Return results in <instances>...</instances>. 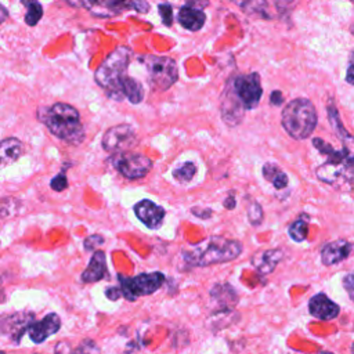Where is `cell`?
I'll list each match as a JSON object with an SVG mask.
<instances>
[{
    "label": "cell",
    "mask_w": 354,
    "mask_h": 354,
    "mask_svg": "<svg viewBox=\"0 0 354 354\" xmlns=\"http://www.w3.org/2000/svg\"><path fill=\"white\" fill-rule=\"evenodd\" d=\"M343 140V147L340 149L332 148L321 138L314 140V145L328 155L326 162L315 170V174L319 180L328 184L339 185L354 180V138L347 134Z\"/></svg>",
    "instance_id": "cell-1"
},
{
    "label": "cell",
    "mask_w": 354,
    "mask_h": 354,
    "mask_svg": "<svg viewBox=\"0 0 354 354\" xmlns=\"http://www.w3.org/2000/svg\"><path fill=\"white\" fill-rule=\"evenodd\" d=\"M242 252V243L224 236H209L199 243L183 250V259L194 267L227 263L236 259Z\"/></svg>",
    "instance_id": "cell-2"
},
{
    "label": "cell",
    "mask_w": 354,
    "mask_h": 354,
    "mask_svg": "<svg viewBox=\"0 0 354 354\" xmlns=\"http://www.w3.org/2000/svg\"><path fill=\"white\" fill-rule=\"evenodd\" d=\"M37 116L58 138L71 144H80L83 141L84 130L80 123V113L75 106L55 102L48 108H40Z\"/></svg>",
    "instance_id": "cell-3"
},
{
    "label": "cell",
    "mask_w": 354,
    "mask_h": 354,
    "mask_svg": "<svg viewBox=\"0 0 354 354\" xmlns=\"http://www.w3.org/2000/svg\"><path fill=\"white\" fill-rule=\"evenodd\" d=\"M130 58L131 50L126 46H120L113 50L95 71V82L112 98H123L120 91V82L126 75Z\"/></svg>",
    "instance_id": "cell-4"
},
{
    "label": "cell",
    "mask_w": 354,
    "mask_h": 354,
    "mask_svg": "<svg viewBox=\"0 0 354 354\" xmlns=\"http://www.w3.org/2000/svg\"><path fill=\"white\" fill-rule=\"evenodd\" d=\"M317 111L307 98L290 101L282 111L281 122L286 133L296 140L307 138L317 126Z\"/></svg>",
    "instance_id": "cell-5"
},
{
    "label": "cell",
    "mask_w": 354,
    "mask_h": 354,
    "mask_svg": "<svg viewBox=\"0 0 354 354\" xmlns=\"http://www.w3.org/2000/svg\"><path fill=\"white\" fill-rule=\"evenodd\" d=\"M148 71V82L152 88L165 91L178 79V68L174 59L159 55H145L142 58Z\"/></svg>",
    "instance_id": "cell-6"
},
{
    "label": "cell",
    "mask_w": 354,
    "mask_h": 354,
    "mask_svg": "<svg viewBox=\"0 0 354 354\" xmlns=\"http://www.w3.org/2000/svg\"><path fill=\"white\" fill-rule=\"evenodd\" d=\"M165 281L162 272H145L133 278L119 277L120 292L127 300H136L140 296L152 295L156 292Z\"/></svg>",
    "instance_id": "cell-7"
},
{
    "label": "cell",
    "mask_w": 354,
    "mask_h": 354,
    "mask_svg": "<svg viewBox=\"0 0 354 354\" xmlns=\"http://www.w3.org/2000/svg\"><path fill=\"white\" fill-rule=\"evenodd\" d=\"M228 84L231 86L236 98L241 101L246 111L253 109L259 105L263 88L260 83V76L256 72H252L249 75H238L232 77Z\"/></svg>",
    "instance_id": "cell-8"
},
{
    "label": "cell",
    "mask_w": 354,
    "mask_h": 354,
    "mask_svg": "<svg viewBox=\"0 0 354 354\" xmlns=\"http://www.w3.org/2000/svg\"><path fill=\"white\" fill-rule=\"evenodd\" d=\"M112 163L115 169L126 178L136 180L144 177L152 167V160L142 153L133 152H118Z\"/></svg>",
    "instance_id": "cell-9"
},
{
    "label": "cell",
    "mask_w": 354,
    "mask_h": 354,
    "mask_svg": "<svg viewBox=\"0 0 354 354\" xmlns=\"http://www.w3.org/2000/svg\"><path fill=\"white\" fill-rule=\"evenodd\" d=\"M137 142L134 129L130 124H116L106 130L102 137V148L106 152L118 153L133 148Z\"/></svg>",
    "instance_id": "cell-10"
},
{
    "label": "cell",
    "mask_w": 354,
    "mask_h": 354,
    "mask_svg": "<svg viewBox=\"0 0 354 354\" xmlns=\"http://www.w3.org/2000/svg\"><path fill=\"white\" fill-rule=\"evenodd\" d=\"M124 10H134L138 12H147L149 4L145 0H97L90 11L101 18L113 17Z\"/></svg>",
    "instance_id": "cell-11"
},
{
    "label": "cell",
    "mask_w": 354,
    "mask_h": 354,
    "mask_svg": "<svg viewBox=\"0 0 354 354\" xmlns=\"http://www.w3.org/2000/svg\"><path fill=\"white\" fill-rule=\"evenodd\" d=\"M33 318L35 314L32 313H15L0 318V326L1 330L14 340V343H18L21 336L29 329Z\"/></svg>",
    "instance_id": "cell-12"
},
{
    "label": "cell",
    "mask_w": 354,
    "mask_h": 354,
    "mask_svg": "<svg viewBox=\"0 0 354 354\" xmlns=\"http://www.w3.org/2000/svg\"><path fill=\"white\" fill-rule=\"evenodd\" d=\"M245 111L246 109L243 108L241 101L236 98L231 86L227 84L221 97V116L224 122L230 126H235L241 123Z\"/></svg>",
    "instance_id": "cell-13"
},
{
    "label": "cell",
    "mask_w": 354,
    "mask_h": 354,
    "mask_svg": "<svg viewBox=\"0 0 354 354\" xmlns=\"http://www.w3.org/2000/svg\"><path fill=\"white\" fill-rule=\"evenodd\" d=\"M134 213L142 224H145L148 228H152V230L160 227L165 218V210L149 199L140 201L134 206Z\"/></svg>",
    "instance_id": "cell-14"
},
{
    "label": "cell",
    "mask_w": 354,
    "mask_h": 354,
    "mask_svg": "<svg viewBox=\"0 0 354 354\" xmlns=\"http://www.w3.org/2000/svg\"><path fill=\"white\" fill-rule=\"evenodd\" d=\"M61 328V319L57 314L51 313L46 315L43 319L37 322H32L28 332L29 337L33 343H41L55 332H58Z\"/></svg>",
    "instance_id": "cell-15"
},
{
    "label": "cell",
    "mask_w": 354,
    "mask_h": 354,
    "mask_svg": "<svg viewBox=\"0 0 354 354\" xmlns=\"http://www.w3.org/2000/svg\"><path fill=\"white\" fill-rule=\"evenodd\" d=\"M308 310L313 317L322 319V321H329V319H333L335 317H337L340 308L326 295L318 293L310 299Z\"/></svg>",
    "instance_id": "cell-16"
},
{
    "label": "cell",
    "mask_w": 354,
    "mask_h": 354,
    "mask_svg": "<svg viewBox=\"0 0 354 354\" xmlns=\"http://www.w3.org/2000/svg\"><path fill=\"white\" fill-rule=\"evenodd\" d=\"M353 252V243L348 241H333L325 243L321 250V260L325 266H333L343 261Z\"/></svg>",
    "instance_id": "cell-17"
},
{
    "label": "cell",
    "mask_w": 354,
    "mask_h": 354,
    "mask_svg": "<svg viewBox=\"0 0 354 354\" xmlns=\"http://www.w3.org/2000/svg\"><path fill=\"white\" fill-rule=\"evenodd\" d=\"M282 257H283V252L281 249H267V250L256 252L252 256L250 261L259 274L267 275L275 270L277 264L282 260Z\"/></svg>",
    "instance_id": "cell-18"
},
{
    "label": "cell",
    "mask_w": 354,
    "mask_h": 354,
    "mask_svg": "<svg viewBox=\"0 0 354 354\" xmlns=\"http://www.w3.org/2000/svg\"><path fill=\"white\" fill-rule=\"evenodd\" d=\"M106 274V259H105V253L101 250H97L90 261L87 268L83 271L82 274V281L83 282H97L100 279H102Z\"/></svg>",
    "instance_id": "cell-19"
},
{
    "label": "cell",
    "mask_w": 354,
    "mask_h": 354,
    "mask_svg": "<svg viewBox=\"0 0 354 354\" xmlns=\"http://www.w3.org/2000/svg\"><path fill=\"white\" fill-rule=\"evenodd\" d=\"M205 12L194 6H184L178 11V22L188 30H199L205 24Z\"/></svg>",
    "instance_id": "cell-20"
},
{
    "label": "cell",
    "mask_w": 354,
    "mask_h": 354,
    "mask_svg": "<svg viewBox=\"0 0 354 354\" xmlns=\"http://www.w3.org/2000/svg\"><path fill=\"white\" fill-rule=\"evenodd\" d=\"M22 155V142L15 138H4L0 141V167L15 162Z\"/></svg>",
    "instance_id": "cell-21"
},
{
    "label": "cell",
    "mask_w": 354,
    "mask_h": 354,
    "mask_svg": "<svg viewBox=\"0 0 354 354\" xmlns=\"http://www.w3.org/2000/svg\"><path fill=\"white\" fill-rule=\"evenodd\" d=\"M120 91L123 97H126L131 104H138L144 98V88L141 83L127 75L120 82Z\"/></svg>",
    "instance_id": "cell-22"
},
{
    "label": "cell",
    "mask_w": 354,
    "mask_h": 354,
    "mask_svg": "<svg viewBox=\"0 0 354 354\" xmlns=\"http://www.w3.org/2000/svg\"><path fill=\"white\" fill-rule=\"evenodd\" d=\"M235 3L242 11L249 15H256L260 18H271L268 11L267 0H231Z\"/></svg>",
    "instance_id": "cell-23"
},
{
    "label": "cell",
    "mask_w": 354,
    "mask_h": 354,
    "mask_svg": "<svg viewBox=\"0 0 354 354\" xmlns=\"http://www.w3.org/2000/svg\"><path fill=\"white\" fill-rule=\"evenodd\" d=\"M263 174L267 181H270L277 189L286 188L288 185V177L286 174L274 163H266L263 166Z\"/></svg>",
    "instance_id": "cell-24"
},
{
    "label": "cell",
    "mask_w": 354,
    "mask_h": 354,
    "mask_svg": "<svg viewBox=\"0 0 354 354\" xmlns=\"http://www.w3.org/2000/svg\"><path fill=\"white\" fill-rule=\"evenodd\" d=\"M308 235V217L306 214L300 216L289 225V236L296 242H303Z\"/></svg>",
    "instance_id": "cell-25"
},
{
    "label": "cell",
    "mask_w": 354,
    "mask_h": 354,
    "mask_svg": "<svg viewBox=\"0 0 354 354\" xmlns=\"http://www.w3.org/2000/svg\"><path fill=\"white\" fill-rule=\"evenodd\" d=\"M21 3L26 7V14H25V22L30 26L36 25L41 15H43V7L37 0H21Z\"/></svg>",
    "instance_id": "cell-26"
},
{
    "label": "cell",
    "mask_w": 354,
    "mask_h": 354,
    "mask_svg": "<svg viewBox=\"0 0 354 354\" xmlns=\"http://www.w3.org/2000/svg\"><path fill=\"white\" fill-rule=\"evenodd\" d=\"M196 173V166L192 162H185L183 165H180L178 167H176L173 170V177L178 181V183H188L194 178Z\"/></svg>",
    "instance_id": "cell-27"
},
{
    "label": "cell",
    "mask_w": 354,
    "mask_h": 354,
    "mask_svg": "<svg viewBox=\"0 0 354 354\" xmlns=\"http://www.w3.org/2000/svg\"><path fill=\"white\" fill-rule=\"evenodd\" d=\"M248 218L252 225H259L263 220V209L259 203L252 202L248 207Z\"/></svg>",
    "instance_id": "cell-28"
},
{
    "label": "cell",
    "mask_w": 354,
    "mask_h": 354,
    "mask_svg": "<svg viewBox=\"0 0 354 354\" xmlns=\"http://www.w3.org/2000/svg\"><path fill=\"white\" fill-rule=\"evenodd\" d=\"M159 14L162 17V21L166 26H170L171 22H173V10L169 4L163 3V4H159Z\"/></svg>",
    "instance_id": "cell-29"
},
{
    "label": "cell",
    "mask_w": 354,
    "mask_h": 354,
    "mask_svg": "<svg viewBox=\"0 0 354 354\" xmlns=\"http://www.w3.org/2000/svg\"><path fill=\"white\" fill-rule=\"evenodd\" d=\"M50 185H51V188H53L54 191L61 192V191H64V189L68 187V178H66V176H65L64 173H59L58 176H55V177L51 180Z\"/></svg>",
    "instance_id": "cell-30"
},
{
    "label": "cell",
    "mask_w": 354,
    "mask_h": 354,
    "mask_svg": "<svg viewBox=\"0 0 354 354\" xmlns=\"http://www.w3.org/2000/svg\"><path fill=\"white\" fill-rule=\"evenodd\" d=\"M104 242V238L98 234H94V235H90L84 239V249L86 250H94L98 245H101Z\"/></svg>",
    "instance_id": "cell-31"
},
{
    "label": "cell",
    "mask_w": 354,
    "mask_h": 354,
    "mask_svg": "<svg viewBox=\"0 0 354 354\" xmlns=\"http://www.w3.org/2000/svg\"><path fill=\"white\" fill-rule=\"evenodd\" d=\"M343 286H344L347 295L350 296V299L354 301V274H347L343 278Z\"/></svg>",
    "instance_id": "cell-32"
},
{
    "label": "cell",
    "mask_w": 354,
    "mask_h": 354,
    "mask_svg": "<svg viewBox=\"0 0 354 354\" xmlns=\"http://www.w3.org/2000/svg\"><path fill=\"white\" fill-rule=\"evenodd\" d=\"M69 4H72L73 7H86V8H91L93 4L97 0H68Z\"/></svg>",
    "instance_id": "cell-33"
},
{
    "label": "cell",
    "mask_w": 354,
    "mask_h": 354,
    "mask_svg": "<svg viewBox=\"0 0 354 354\" xmlns=\"http://www.w3.org/2000/svg\"><path fill=\"white\" fill-rule=\"evenodd\" d=\"M346 80L347 83L350 84H354V53L351 54V62L347 68V72H346Z\"/></svg>",
    "instance_id": "cell-34"
},
{
    "label": "cell",
    "mask_w": 354,
    "mask_h": 354,
    "mask_svg": "<svg viewBox=\"0 0 354 354\" xmlns=\"http://www.w3.org/2000/svg\"><path fill=\"white\" fill-rule=\"evenodd\" d=\"M282 101H283V97H282V93H281V91L275 90V91L271 93V95H270V102H271L272 105H281Z\"/></svg>",
    "instance_id": "cell-35"
},
{
    "label": "cell",
    "mask_w": 354,
    "mask_h": 354,
    "mask_svg": "<svg viewBox=\"0 0 354 354\" xmlns=\"http://www.w3.org/2000/svg\"><path fill=\"white\" fill-rule=\"evenodd\" d=\"M106 296L111 299V300H116L120 295H122V292H120V288H109V289H106Z\"/></svg>",
    "instance_id": "cell-36"
},
{
    "label": "cell",
    "mask_w": 354,
    "mask_h": 354,
    "mask_svg": "<svg viewBox=\"0 0 354 354\" xmlns=\"http://www.w3.org/2000/svg\"><path fill=\"white\" fill-rule=\"evenodd\" d=\"M7 15H8V12H7V10L4 8V6L3 4H0V24H3L4 21H6V18H7Z\"/></svg>",
    "instance_id": "cell-37"
},
{
    "label": "cell",
    "mask_w": 354,
    "mask_h": 354,
    "mask_svg": "<svg viewBox=\"0 0 354 354\" xmlns=\"http://www.w3.org/2000/svg\"><path fill=\"white\" fill-rule=\"evenodd\" d=\"M187 1H199V0H187Z\"/></svg>",
    "instance_id": "cell-38"
},
{
    "label": "cell",
    "mask_w": 354,
    "mask_h": 354,
    "mask_svg": "<svg viewBox=\"0 0 354 354\" xmlns=\"http://www.w3.org/2000/svg\"><path fill=\"white\" fill-rule=\"evenodd\" d=\"M353 33H354V28H353Z\"/></svg>",
    "instance_id": "cell-39"
},
{
    "label": "cell",
    "mask_w": 354,
    "mask_h": 354,
    "mask_svg": "<svg viewBox=\"0 0 354 354\" xmlns=\"http://www.w3.org/2000/svg\"><path fill=\"white\" fill-rule=\"evenodd\" d=\"M351 1H353V3H354V0H351Z\"/></svg>",
    "instance_id": "cell-40"
}]
</instances>
